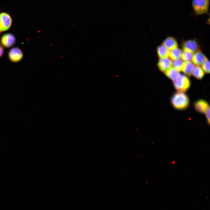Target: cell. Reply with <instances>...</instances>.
Listing matches in <instances>:
<instances>
[{
  "label": "cell",
  "instance_id": "6da1fadb",
  "mask_svg": "<svg viewBox=\"0 0 210 210\" xmlns=\"http://www.w3.org/2000/svg\"><path fill=\"white\" fill-rule=\"evenodd\" d=\"M171 102L175 109L182 110L188 107L189 100L188 96L184 92L178 91L172 97Z\"/></svg>",
  "mask_w": 210,
  "mask_h": 210
},
{
  "label": "cell",
  "instance_id": "7a4b0ae2",
  "mask_svg": "<svg viewBox=\"0 0 210 210\" xmlns=\"http://www.w3.org/2000/svg\"><path fill=\"white\" fill-rule=\"evenodd\" d=\"M192 4L194 14L196 15L208 14L209 0H192Z\"/></svg>",
  "mask_w": 210,
  "mask_h": 210
},
{
  "label": "cell",
  "instance_id": "3957f363",
  "mask_svg": "<svg viewBox=\"0 0 210 210\" xmlns=\"http://www.w3.org/2000/svg\"><path fill=\"white\" fill-rule=\"evenodd\" d=\"M173 81V85L178 92H184L187 90L190 85V81L186 75L180 74Z\"/></svg>",
  "mask_w": 210,
  "mask_h": 210
},
{
  "label": "cell",
  "instance_id": "277c9868",
  "mask_svg": "<svg viewBox=\"0 0 210 210\" xmlns=\"http://www.w3.org/2000/svg\"><path fill=\"white\" fill-rule=\"evenodd\" d=\"M12 19L8 13L2 12L0 13V32L8 30L12 24Z\"/></svg>",
  "mask_w": 210,
  "mask_h": 210
},
{
  "label": "cell",
  "instance_id": "5b68a950",
  "mask_svg": "<svg viewBox=\"0 0 210 210\" xmlns=\"http://www.w3.org/2000/svg\"><path fill=\"white\" fill-rule=\"evenodd\" d=\"M182 48L184 51L192 53L199 51V46L196 40H189L183 42Z\"/></svg>",
  "mask_w": 210,
  "mask_h": 210
},
{
  "label": "cell",
  "instance_id": "8992f818",
  "mask_svg": "<svg viewBox=\"0 0 210 210\" xmlns=\"http://www.w3.org/2000/svg\"><path fill=\"white\" fill-rule=\"evenodd\" d=\"M8 56L9 60L11 62H18L21 60L23 54L22 50L19 48L14 47L10 50Z\"/></svg>",
  "mask_w": 210,
  "mask_h": 210
},
{
  "label": "cell",
  "instance_id": "52a82bcc",
  "mask_svg": "<svg viewBox=\"0 0 210 210\" xmlns=\"http://www.w3.org/2000/svg\"><path fill=\"white\" fill-rule=\"evenodd\" d=\"M15 38L12 34L7 33L4 34L1 39V43L3 46L6 48H9L15 44Z\"/></svg>",
  "mask_w": 210,
  "mask_h": 210
},
{
  "label": "cell",
  "instance_id": "ba28073f",
  "mask_svg": "<svg viewBox=\"0 0 210 210\" xmlns=\"http://www.w3.org/2000/svg\"><path fill=\"white\" fill-rule=\"evenodd\" d=\"M172 62L169 58H160L158 63V66L161 71L165 72L172 67Z\"/></svg>",
  "mask_w": 210,
  "mask_h": 210
},
{
  "label": "cell",
  "instance_id": "9c48e42d",
  "mask_svg": "<svg viewBox=\"0 0 210 210\" xmlns=\"http://www.w3.org/2000/svg\"><path fill=\"white\" fill-rule=\"evenodd\" d=\"M207 59L205 56L201 51H198L193 54L192 61L196 66L202 65Z\"/></svg>",
  "mask_w": 210,
  "mask_h": 210
},
{
  "label": "cell",
  "instance_id": "30bf717a",
  "mask_svg": "<svg viewBox=\"0 0 210 210\" xmlns=\"http://www.w3.org/2000/svg\"><path fill=\"white\" fill-rule=\"evenodd\" d=\"M162 45L169 50L178 48V46L176 40L172 37L167 38L163 41Z\"/></svg>",
  "mask_w": 210,
  "mask_h": 210
},
{
  "label": "cell",
  "instance_id": "8fae6325",
  "mask_svg": "<svg viewBox=\"0 0 210 210\" xmlns=\"http://www.w3.org/2000/svg\"><path fill=\"white\" fill-rule=\"evenodd\" d=\"M194 106L197 112L201 113H204L209 106L207 102L203 99H200L196 101L194 104Z\"/></svg>",
  "mask_w": 210,
  "mask_h": 210
},
{
  "label": "cell",
  "instance_id": "7c38bea8",
  "mask_svg": "<svg viewBox=\"0 0 210 210\" xmlns=\"http://www.w3.org/2000/svg\"><path fill=\"white\" fill-rule=\"evenodd\" d=\"M157 52L160 58L168 57L169 56L170 50L163 45L157 48Z\"/></svg>",
  "mask_w": 210,
  "mask_h": 210
},
{
  "label": "cell",
  "instance_id": "4fadbf2b",
  "mask_svg": "<svg viewBox=\"0 0 210 210\" xmlns=\"http://www.w3.org/2000/svg\"><path fill=\"white\" fill-rule=\"evenodd\" d=\"M179 72L174 67H171L164 72L167 77L174 80L180 75Z\"/></svg>",
  "mask_w": 210,
  "mask_h": 210
},
{
  "label": "cell",
  "instance_id": "5bb4252c",
  "mask_svg": "<svg viewBox=\"0 0 210 210\" xmlns=\"http://www.w3.org/2000/svg\"><path fill=\"white\" fill-rule=\"evenodd\" d=\"M194 67L193 63L191 61L185 62L182 71L185 74L190 76Z\"/></svg>",
  "mask_w": 210,
  "mask_h": 210
},
{
  "label": "cell",
  "instance_id": "9a60e30c",
  "mask_svg": "<svg viewBox=\"0 0 210 210\" xmlns=\"http://www.w3.org/2000/svg\"><path fill=\"white\" fill-rule=\"evenodd\" d=\"M191 74L197 79H201L203 77L204 73L201 67L199 66H196L194 67Z\"/></svg>",
  "mask_w": 210,
  "mask_h": 210
},
{
  "label": "cell",
  "instance_id": "2e32d148",
  "mask_svg": "<svg viewBox=\"0 0 210 210\" xmlns=\"http://www.w3.org/2000/svg\"><path fill=\"white\" fill-rule=\"evenodd\" d=\"M182 51L178 48L170 50L169 56L173 60L180 59L181 57Z\"/></svg>",
  "mask_w": 210,
  "mask_h": 210
},
{
  "label": "cell",
  "instance_id": "e0dca14e",
  "mask_svg": "<svg viewBox=\"0 0 210 210\" xmlns=\"http://www.w3.org/2000/svg\"><path fill=\"white\" fill-rule=\"evenodd\" d=\"M172 62L173 67L179 71L182 70L185 62L182 59L173 60Z\"/></svg>",
  "mask_w": 210,
  "mask_h": 210
},
{
  "label": "cell",
  "instance_id": "ac0fdd59",
  "mask_svg": "<svg viewBox=\"0 0 210 210\" xmlns=\"http://www.w3.org/2000/svg\"><path fill=\"white\" fill-rule=\"evenodd\" d=\"M193 55L192 53L184 51L182 52L181 58L185 62H190L192 60Z\"/></svg>",
  "mask_w": 210,
  "mask_h": 210
},
{
  "label": "cell",
  "instance_id": "d6986e66",
  "mask_svg": "<svg viewBox=\"0 0 210 210\" xmlns=\"http://www.w3.org/2000/svg\"><path fill=\"white\" fill-rule=\"evenodd\" d=\"M202 69L206 73H210V62L207 59L202 65Z\"/></svg>",
  "mask_w": 210,
  "mask_h": 210
},
{
  "label": "cell",
  "instance_id": "ffe728a7",
  "mask_svg": "<svg viewBox=\"0 0 210 210\" xmlns=\"http://www.w3.org/2000/svg\"><path fill=\"white\" fill-rule=\"evenodd\" d=\"M210 107L209 106L206 110L204 113L205 114L206 118L207 119L208 124L210 123Z\"/></svg>",
  "mask_w": 210,
  "mask_h": 210
},
{
  "label": "cell",
  "instance_id": "44dd1931",
  "mask_svg": "<svg viewBox=\"0 0 210 210\" xmlns=\"http://www.w3.org/2000/svg\"><path fill=\"white\" fill-rule=\"evenodd\" d=\"M4 52V48L2 45L0 44V57L2 56Z\"/></svg>",
  "mask_w": 210,
  "mask_h": 210
}]
</instances>
